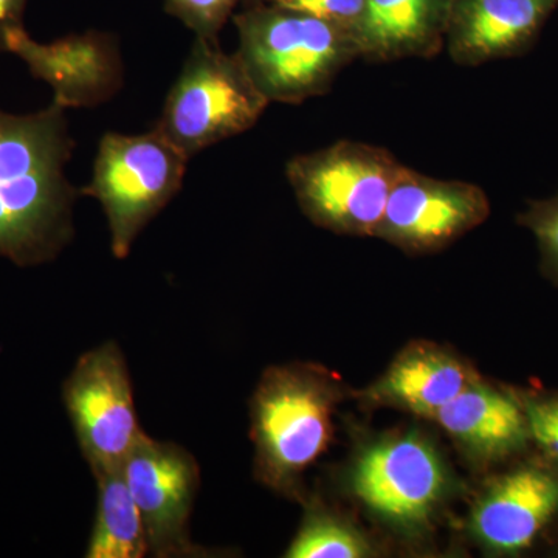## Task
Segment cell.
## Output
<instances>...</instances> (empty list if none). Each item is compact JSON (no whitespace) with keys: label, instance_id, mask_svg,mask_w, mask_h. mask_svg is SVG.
<instances>
[{"label":"cell","instance_id":"1","mask_svg":"<svg viewBox=\"0 0 558 558\" xmlns=\"http://www.w3.org/2000/svg\"><path fill=\"white\" fill-rule=\"evenodd\" d=\"M73 148L65 109L54 102L25 116L0 109V258L40 266L73 240Z\"/></svg>","mask_w":558,"mask_h":558},{"label":"cell","instance_id":"2","mask_svg":"<svg viewBox=\"0 0 558 558\" xmlns=\"http://www.w3.org/2000/svg\"><path fill=\"white\" fill-rule=\"evenodd\" d=\"M231 20L240 36L236 57L269 102L322 97L360 58L354 32L300 11L247 3Z\"/></svg>","mask_w":558,"mask_h":558},{"label":"cell","instance_id":"3","mask_svg":"<svg viewBox=\"0 0 558 558\" xmlns=\"http://www.w3.org/2000/svg\"><path fill=\"white\" fill-rule=\"evenodd\" d=\"M269 105L236 53H226L218 39L196 38L156 130L191 159L252 130Z\"/></svg>","mask_w":558,"mask_h":558},{"label":"cell","instance_id":"4","mask_svg":"<svg viewBox=\"0 0 558 558\" xmlns=\"http://www.w3.org/2000/svg\"><path fill=\"white\" fill-rule=\"evenodd\" d=\"M402 168L381 146L340 140L292 157L286 178L312 222L337 233L376 236Z\"/></svg>","mask_w":558,"mask_h":558},{"label":"cell","instance_id":"5","mask_svg":"<svg viewBox=\"0 0 558 558\" xmlns=\"http://www.w3.org/2000/svg\"><path fill=\"white\" fill-rule=\"evenodd\" d=\"M189 160L157 130L102 135L90 183L80 193L105 209L116 258L130 255L138 234L182 189Z\"/></svg>","mask_w":558,"mask_h":558},{"label":"cell","instance_id":"6","mask_svg":"<svg viewBox=\"0 0 558 558\" xmlns=\"http://www.w3.org/2000/svg\"><path fill=\"white\" fill-rule=\"evenodd\" d=\"M80 449L94 475L123 469L146 435L140 428L130 369L113 341L81 355L62 387Z\"/></svg>","mask_w":558,"mask_h":558},{"label":"cell","instance_id":"7","mask_svg":"<svg viewBox=\"0 0 558 558\" xmlns=\"http://www.w3.org/2000/svg\"><path fill=\"white\" fill-rule=\"evenodd\" d=\"M329 403L325 387L304 371H271L264 379L253 418L260 462L271 480L292 478L323 453Z\"/></svg>","mask_w":558,"mask_h":558},{"label":"cell","instance_id":"8","mask_svg":"<svg viewBox=\"0 0 558 558\" xmlns=\"http://www.w3.org/2000/svg\"><path fill=\"white\" fill-rule=\"evenodd\" d=\"M121 473L145 524L149 554L161 558L208 556L189 534L201 481L199 465L189 451L145 435Z\"/></svg>","mask_w":558,"mask_h":558},{"label":"cell","instance_id":"9","mask_svg":"<svg viewBox=\"0 0 558 558\" xmlns=\"http://www.w3.org/2000/svg\"><path fill=\"white\" fill-rule=\"evenodd\" d=\"M486 191L462 180H442L403 165L376 236L411 252H429L458 240L487 219Z\"/></svg>","mask_w":558,"mask_h":558},{"label":"cell","instance_id":"10","mask_svg":"<svg viewBox=\"0 0 558 558\" xmlns=\"http://www.w3.org/2000/svg\"><path fill=\"white\" fill-rule=\"evenodd\" d=\"M357 497L381 519L422 523L446 487L438 454L417 435L381 440L363 451L352 475Z\"/></svg>","mask_w":558,"mask_h":558},{"label":"cell","instance_id":"11","mask_svg":"<svg viewBox=\"0 0 558 558\" xmlns=\"http://www.w3.org/2000/svg\"><path fill=\"white\" fill-rule=\"evenodd\" d=\"M10 53L25 62L36 80L49 84L62 109L95 108L123 86V62L117 40L87 32L40 44L22 31L11 39Z\"/></svg>","mask_w":558,"mask_h":558},{"label":"cell","instance_id":"12","mask_svg":"<svg viewBox=\"0 0 558 558\" xmlns=\"http://www.w3.org/2000/svg\"><path fill=\"white\" fill-rule=\"evenodd\" d=\"M558 0H451L444 50L461 68L523 57Z\"/></svg>","mask_w":558,"mask_h":558},{"label":"cell","instance_id":"13","mask_svg":"<svg viewBox=\"0 0 558 558\" xmlns=\"http://www.w3.org/2000/svg\"><path fill=\"white\" fill-rule=\"evenodd\" d=\"M451 0H363L355 24L360 58L392 62L438 57Z\"/></svg>","mask_w":558,"mask_h":558},{"label":"cell","instance_id":"14","mask_svg":"<svg viewBox=\"0 0 558 558\" xmlns=\"http://www.w3.org/2000/svg\"><path fill=\"white\" fill-rule=\"evenodd\" d=\"M558 510V480L523 469L497 481L473 510L472 527L488 548L517 553L527 548Z\"/></svg>","mask_w":558,"mask_h":558},{"label":"cell","instance_id":"15","mask_svg":"<svg viewBox=\"0 0 558 558\" xmlns=\"http://www.w3.org/2000/svg\"><path fill=\"white\" fill-rule=\"evenodd\" d=\"M433 417L475 453L497 457L527 436L526 414L508 396L473 381Z\"/></svg>","mask_w":558,"mask_h":558},{"label":"cell","instance_id":"16","mask_svg":"<svg viewBox=\"0 0 558 558\" xmlns=\"http://www.w3.org/2000/svg\"><path fill=\"white\" fill-rule=\"evenodd\" d=\"M473 381L472 374L457 359L436 349L417 348L392 365L374 395L433 417Z\"/></svg>","mask_w":558,"mask_h":558},{"label":"cell","instance_id":"17","mask_svg":"<svg viewBox=\"0 0 558 558\" xmlns=\"http://www.w3.org/2000/svg\"><path fill=\"white\" fill-rule=\"evenodd\" d=\"M98 486L97 517L87 558H142L149 545L145 524L121 470L95 476Z\"/></svg>","mask_w":558,"mask_h":558},{"label":"cell","instance_id":"18","mask_svg":"<svg viewBox=\"0 0 558 558\" xmlns=\"http://www.w3.org/2000/svg\"><path fill=\"white\" fill-rule=\"evenodd\" d=\"M368 553L354 531L329 517L312 513L286 553L288 558H359Z\"/></svg>","mask_w":558,"mask_h":558},{"label":"cell","instance_id":"19","mask_svg":"<svg viewBox=\"0 0 558 558\" xmlns=\"http://www.w3.org/2000/svg\"><path fill=\"white\" fill-rule=\"evenodd\" d=\"M245 2L247 0H165V9L196 33V38L218 39L236 7Z\"/></svg>","mask_w":558,"mask_h":558},{"label":"cell","instance_id":"20","mask_svg":"<svg viewBox=\"0 0 558 558\" xmlns=\"http://www.w3.org/2000/svg\"><path fill=\"white\" fill-rule=\"evenodd\" d=\"M521 220L534 231L546 266L558 277V193L549 199L532 202Z\"/></svg>","mask_w":558,"mask_h":558},{"label":"cell","instance_id":"21","mask_svg":"<svg viewBox=\"0 0 558 558\" xmlns=\"http://www.w3.org/2000/svg\"><path fill=\"white\" fill-rule=\"evenodd\" d=\"M247 3H267V5L300 11L319 20L336 22L352 32L363 9V0H247L244 5Z\"/></svg>","mask_w":558,"mask_h":558},{"label":"cell","instance_id":"22","mask_svg":"<svg viewBox=\"0 0 558 558\" xmlns=\"http://www.w3.org/2000/svg\"><path fill=\"white\" fill-rule=\"evenodd\" d=\"M524 414L532 436L558 459V402H529Z\"/></svg>","mask_w":558,"mask_h":558},{"label":"cell","instance_id":"23","mask_svg":"<svg viewBox=\"0 0 558 558\" xmlns=\"http://www.w3.org/2000/svg\"><path fill=\"white\" fill-rule=\"evenodd\" d=\"M28 0H0V53L9 51L11 39L25 31L24 14Z\"/></svg>","mask_w":558,"mask_h":558}]
</instances>
